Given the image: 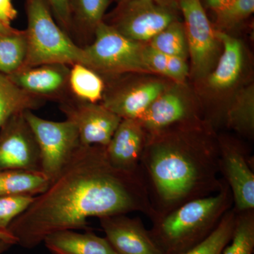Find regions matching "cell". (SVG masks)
I'll return each instance as SVG.
<instances>
[{
	"label": "cell",
	"instance_id": "cell-1",
	"mask_svg": "<svg viewBox=\"0 0 254 254\" xmlns=\"http://www.w3.org/2000/svg\"><path fill=\"white\" fill-rule=\"evenodd\" d=\"M139 212L154 221L141 172L110 163L105 147L81 145L50 186L8 227L16 245L31 250L48 235L88 230V219Z\"/></svg>",
	"mask_w": 254,
	"mask_h": 254
},
{
	"label": "cell",
	"instance_id": "cell-2",
	"mask_svg": "<svg viewBox=\"0 0 254 254\" xmlns=\"http://www.w3.org/2000/svg\"><path fill=\"white\" fill-rule=\"evenodd\" d=\"M139 167L158 218L223 185L218 136L208 120L147 135Z\"/></svg>",
	"mask_w": 254,
	"mask_h": 254
},
{
	"label": "cell",
	"instance_id": "cell-3",
	"mask_svg": "<svg viewBox=\"0 0 254 254\" xmlns=\"http://www.w3.org/2000/svg\"><path fill=\"white\" fill-rule=\"evenodd\" d=\"M217 193L190 200L153 221L150 235L163 254H182L207 238L232 208L230 187L223 180Z\"/></svg>",
	"mask_w": 254,
	"mask_h": 254
},
{
	"label": "cell",
	"instance_id": "cell-4",
	"mask_svg": "<svg viewBox=\"0 0 254 254\" xmlns=\"http://www.w3.org/2000/svg\"><path fill=\"white\" fill-rule=\"evenodd\" d=\"M28 50L23 68L45 64L87 65L83 47L76 45L57 22L46 0H26Z\"/></svg>",
	"mask_w": 254,
	"mask_h": 254
},
{
	"label": "cell",
	"instance_id": "cell-5",
	"mask_svg": "<svg viewBox=\"0 0 254 254\" xmlns=\"http://www.w3.org/2000/svg\"><path fill=\"white\" fill-rule=\"evenodd\" d=\"M146 45L128 39L103 21L95 30L91 44L83 47L86 66L104 79L127 73H151L143 56Z\"/></svg>",
	"mask_w": 254,
	"mask_h": 254
},
{
	"label": "cell",
	"instance_id": "cell-6",
	"mask_svg": "<svg viewBox=\"0 0 254 254\" xmlns=\"http://www.w3.org/2000/svg\"><path fill=\"white\" fill-rule=\"evenodd\" d=\"M117 4L105 14L103 22L128 39L143 44H148L169 25L180 20V11L161 6L154 0H128Z\"/></svg>",
	"mask_w": 254,
	"mask_h": 254
},
{
	"label": "cell",
	"instance_id": "cell-7",
	"mask_svg": "<svg viewBox=\"0 0 254 254\" xmlns=\"http://www.w3.org/2000/svg\"><path fill=\"white\" fill-rule=\"evenodd\" d=\"M23 114L39 147L42 173L52 182L81 145L77 128L67 120L50 121L31 110Z\"/></svg>",
	"mask_w": 254,
	"mask_h": 254
},
{
	"label": "cell",
	"instance_id": "cell-8",
	"mask_svg": "<svg viewBox=\"0 0 254 254\" xmlns=\"http://www.w3.org/2000/svg\"><path fill=\"white\" fill-rule=\"evenodd\" d=\"M188 43L191 70L195 78L203 80L216 66L222 44L200 0H180Z\"/></svg>",
	"mask_w": 254,
	"mask_h": 254
},
{
	"label": "cell",
	"instance_id": "cell-9",
	"mask_svg": "<svg viewBox=\"0 0 254 254\" xmlns=\"http://www.w3.org/2000/svg\"><path fill=\"white\" fill-rule=\"evenodd\" d=\"M185 84L174 83L169 85L137 120L147 135L155 134L177 125L204 120L199 105L190 96Z\"/></svg>",
	"mask_w": 254,
	"mask_h": 254
},
{
	"label": "cell",
	"instance_id": "cell-10",
	"mask_svg": "<svg viewBox=\"0 0 254 254\" xmlns=\"http://www.w3.org/2000/svg\"><path fill=\"white\" fill-rule=\"evenodd\" d=\"M219 166L231 190L233 209H254V173L251 158L240 142L228 136H218Z\"/></svg>",
	"mask_w": 254,
	"mask_h": 254
},
{
	"label": "cell",
	"instance_id": "cell-11",
	"mask_svg": "<svg viewBox=\"0 0 254 254\" xmlns=\"http://www.w3.org/2000/svg\"><path fill=\"white\" fill-rule=\"evenodd\" d=\"M60 110L77 128L81 145L110 143L122 119L101 103H89L68 96L60 102Z\"/></svg>",
	"mask_w": 254,
	"mask_h": 254
},
{
	"label": "cell",
	"instance_id": "cell-12",
	"mask_svg": "<svg viewBox=\"0 0 254 254\" xmlns=\"http://www.w3.org/2000/svg\"><path fill=\"white\" fill-rule=\"evenodd\" d=\"M23 113L11 117L0 128V172L41 171L39 147Z\"/></svg>",
	"mask_w": 254,
	"mask_h": 254
},
{
	"label": "cell",
	"instance_id": "cell-13",
	"mask_svg": "<svg viewBox=\"0 0 254 254\" xmlns=\"http://www.w3.org/2000/svg\"><path fill=\"white\" fill-rule=\"evenodd\" d=\"M168 86L156 78L114 82L100 103L122 120H138Z\"/></svg>",
	"mask_w": 254,
	"mask_h": 254
},
{
	"label": "cell",
	"instance_id": "cell-14",
	"mask_svg": "<svg viewBox=\"0 0 254 254\" xmlns=\"http://www.w3.org/2000/svg\"><path fill=\"white\" fill-rule=\"evenodd\" d=\"M99 220L105 237L118 254H163L138 217L120 214Z\"/></svg>",
	"mask_w": 254,
	"mask_h": 254
},
{
	"label": "cell",
	"instance_id": "cell-15",
	"mask_svg": "<svg viewBox=\"0 0 254 254\" xmlns=\"http://www.w3.org/2000/svg\"><path fill=\"white\" fill-rule=\"evenodd\" d=\"M69 68V66L62 64H45L21 68L9 77L29 94L60 103L71 94L68 88Z\"/></svg>",
	"mask_w": 254,
	"mask_h": 254
},
{
	"label": "cell",
	"instance_id": "cell-16",
	"mask_svg": "<svg viewBox=\"0 0 254 254\" xmlns=\"http://www.w3.org/2000/svg\"><path fill=\"white\" fill-rule=\"evenodd\" d=\"M147 133L137 120L123 119L105 147L110 163L125 171H139Z\"/></svg>",
	"mask_w": 254,
	"mask_h": 254
},
{
	"label": "cell",
	"instance_id": "cell-17",
	"mask_svg": "<svg viewBox=\"0 0 254 254\" xmlns=\"http://www.w3.org/2000/svg\"><path fill=\"white\" fill-rule=\"evenodd\" d=\"M216 30V29H215ZM223 52L216 66L203 78L205 88L212 94H222L236 86L245 68V48L240 40L216 30Z\"/></svg>",
	"mask_w": 254,
	"mask_h": 254
},
{
	"label": "cell",
	"instance_id": "cell-18",
	"mask_svg": "<svg viewBox=\"0 0 254 254\" xmlns=\"http://www.w3.org/2000/svg\"><path fill=\"white\" fill-rule=\"evenodd\" d=\"M43 242L53 254H118L106 237L93 232L63 230L48 235Z\"/></svg>",
	"mask_w": 254,
	"mask_h": 254
},
{
	"label": "cell",
	"instance_id": "cell-19",
	"mask_svg": "<svg viewBox=\"0 0 254 254\" xmlns=\"http://www.w3.org/2000/svg\"><path fill=\"white\" fill-rule=\"evenodd\" d=\"M71 34L79 38H94L95 30L104 19L113 0H68Z\"/></svg>",
	"mask_w": 254,
	"mask_h": 254
},
{
	"label": "cell",
	"instance_id": "cell-20",
	"mask_svg": "<svg viewBox=\"0 0 254 254\" xmlns=\"http://www.w3.org/2000/svg\"><path fill=\"white\" fill-rule=\"evenodd\" d=\"M46 100L29 94L0 73V128L16 114L41 108Z\"/></svg>",
	"mask_w": 254,
	"mask_h": 254
},
{
	"label": "cell",
	"instance_id": "cell-21",
	"mask_svg": "<svg viewBox=\"0 0 254 254\" xmlns=\"http://www.w3.org/2000/svg\"><path fill=\"white\" fill-rule=\"evenodd\" d=\"M51 182L41 171L11 170L0 172V195L41 194Z\"/></svg>",
	"mask_w": 254,
	"mask_h": 254
},
{
	"label": "cell",
	"instance_id": "cell-22",
	"mask_svg": "<svg viewBox=\"0 0 254 254\" xmlns=\"http://www.w3.org/2000/svg\"><path fill=\"white\" fill-rule=\"evenodd\" d=\"M227 127L244 136H252L254 131V86L243 87L235 93L225 109Z\"/></svg>",
	"mask_w": 254,
	"mask_h": 254
},
{
	"label": "cell",
	"instance_id": "cell-23",
	"mask_svg": "<svg viewBox=\"0 0 254 254\" xmlns=\"http://www.w3.org/2000/svg\"><path fill=\"white\" fill-rule=\"evenodd\" d=\"M70 66L68 88L73 97L89 103L101 102L106 88L104 78L83 64Z\"/></svg>",
	"mask_w": 254,
	"mask_h": 254
},
{
	"label": "cell",
	"instance_id": "cell-24",
	"mask_svg": "<svg viewBox=\"0 0 254 254\" xmlns=\"http://www.w3.org/2000/svg\"><path fill=\"white\" fill-rule=\"evenodd\" d=\"M27 50L25 31L0 33V73L10 76L23 68Z\"/></svg>",
	"mask_w": 254,
	"mask_h": 254
},
{
	"label": "cell",
	"instance_id": "cell-25",
	"mask_svg": "<svg viewBox=\"0 0 254 254\" xmlns=\"http://www.w3.org/2000/svg\"><path fill=\"white\" fill-rule=\"evenodd\" d=\"M143 56L151 73H158L170 78L173 83L185 84L190 73L187 60L163 54L148 44L145 47Z\"/></svg>",
	"mask_w": 254,
	"mask_h": 254
},
{
	"label": "cell",
	"instance_id": "cell-26",
	"mask_svg": "<svg viewBox=\"0 0 254 254\" xmlns=\"http://www.w3.org/2000/svg\"><path fill=\"white\" fill-rule=\"evenodd\" d=\"M153 49L163 54L187 60L189 56L188 43L184 23L174 21L168 27L153 37L148 43Z\"/></svg>",
	"mask_w": 254,
	"mask_h": 254
},
{
	"label": "cell",
	"instance_id": "cell-27",
	"mask_svg": "<svg viewBox=\"0 0 254 254\" xmlns=\"http://www.w3.org/2000/svg\"><path fill=\"white\" fill-rule=\"evenodd\" d=\"M236 212L230 209L222 217L218 227L207 238L193 248L182 254H222L233 235Z\"/></svg>",
	"mask_w": 254,
	"mask_h": 254
},
{
	"label": "cell",
	"instance_id": "cell-28",
	"mask_svg": "<svg viewBox=\"0 0 254 254\" xmlns=\"http://www.w3.org/2000/svg\"><path fill=\"white\" fill-rule=\"evenodd\" d=\"M254 252V209L236 212L233 235L222 254H253Z\"/></svg>",
	"mask_w": 254,
	"mask_h": 254
},
{
	"label": "cell",
	"instance_id": "cell-29",
	"mask_svg": "<svg viewBox=\"0 0 254 254\" xmlns=\"http://www.w3.org/2000/svg\"><path fill=\"white\" fill-rule=\"evenodd\" d=\"M254 11V0H235L215 14V29L222 32L233 29L250 17Z\"/></svg>",
	"mask_w": 254,
	"mask_h": 254
},
{
	"label": "cell",
	"instance_id": "cell-30",
	"mask_svg": "<svg viewBox=\"0 0 254 254\" xmlns=\"http://www.w3.org/2000/svg\"><path fill=\"white\" fill-rule=\"evenodd\" d=\"M35 197L0 195V230L7 231L10 224L28 208Z\"/></svg>",
	"mask_w": 254,
	"mask_h": 254
},
{
	"label": "cell",
	"instance_id": "cell-31",
	"mask_svg": "<svg viewBox=\"0 0 254 254\" xmlns=\"http://www.w3.org/2000/svg\"><path fill=\"white\" fill-rule=\"evenodd\" d=\"M53 16L60 27L67 34H71V20L68 0H46Z\"/></svg>",
	"mask_w": 254,
	"mask_h": 254
},
{
	"label": "cell",
	"instance_id": "cell-32",
	"mask_svg": "<svg viewBox=\"0 0 254 254\" xmlns=\"http://www.w3.org/2000/svg\"><path fill=\"white\" fill-rule=\"evenodd\" d=\"M17 14L12 0H0V23L11 28V23L17 17Z\"/></svg>",
	"mask_w": 254,
	"mask_h": 254
},
{
	"label": "cell",
	"instance_id": "cell-33",
	"mask_svg": "<svg viewBox=\"0 0 254 254\" xmlns=\"http://www.w3.org/2000/svg\"><path fill=\"white\" fill-rule=\"evenodd\" d=\"M203 7L212 10L215 14L226 8L235 0H200Z\"/></svg>",
	"mask_w": 254,
	"mask_h": 254
},
{
	"label": "cell",
	"instance_id": "cell-34",
	"mask_svg": "<svg viewBox=\"0 0 254 254\" xmlns=\"http://www.w3.org/2000/svg\"><path fill=\"white\" fill-rule=\"evenodd\" d=\"M113 1H116L117 4H120V3L125 2L128 0H113ZM154 1L165 7L180 11V4H179L180 0H154Z\"/></svg>",
	"mask_w": 254,
	"mask_h": 254
},
{
	"label": "cell",
	"instance_id": "cell-35",
	"mask_svg": "<svg viewBox=\"0 0 254 254\" xmlns=\"http://www.w3.org/2000/svg\"><path fill=\"white\" fill-rule=\"evenodd\" d=\"M0 240L8 241V242H11L13 245H16L14 237L11 236L8 231H1L0 230Z\"/></svg>",
	"mask_w": 254,
	"mask_h": 254
},
{
	"label": "cell",
	"instance_id": "cell-36",
	"mask_svg": "<svg viewBox=\"0 0 254 254\" xmlns=\"http://www.w3.org/2000/svg\"><path fill=\"white\" fill-rule=\"evenodd\" d=\"M13 245L11 242H8L3 240H0V254H2L4 252L9 250L10 247Z\"/></svg>",
	"mask_w": 254,
	"mask_h": 254
},
{
	"label": "cell",
	"instance_id": "cell-37",
	"mask_svg": "<svg viewBox=\"0 0 254 254\" xmlns=\"http://www.w3.org/2000/svg\"><path fill=\"white\" fill-rule=\"evenodd\" d=\"M15 28H8L4 26V25L0 23V33H8V32L14 31Z\"/></svg>",
	"mask_w": 254,
	"mask_h": 254
}]
</instances>
